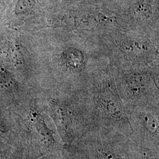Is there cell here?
I'll use <instances>...</instances> for the list:
<instances>
[{"instance_id":"6da1fadb","label":"cell","mask_w":159,"mask_h":159,"mask_svg":"<svg viewBox=\"0 0 159 159\" xmlns=\"http://www.w3.org/2000/svg\"><path fill=\"white\" fill-rule=\"evenodd\" d=\"M148 78L141 74L130 75L127 80L129 90L133 94L138 95L142 93L148 86Z\"/></svg>"},{"instance_id":"7a4b0ae2","label":"cell","mask_w":159,"mask_h":159,"mask_svg":"<svg viewBox=\"0 0 159 159\" xmlns=\"http://www.w3.org/2000/svg\"><path fill=\"white\" fill-rule=\"evenodd\" d=\"M64 60L67 66L75 71H78L83 67L84 56L77 49L70 48L65 51Z\"/></svg>"},{"instance_id":"3957f363","label":"cell","mask_w":159,"mask_h":159,"mask_svg":"<svg viewBox=\"0 0 159 159\" xmlns=\"http://www.w3.org/2000/svg\"><path fill=\"white\" fill-rule=\"evenodd\" d=\"M153 12L152 7L146 2H137L132 7L131 13L136 20L144 21L151 17Z\"/></svg>"},{"instance_id":"277c9868","label":"cell","mask_w":159,"mask_h":159,"mask_svg":"<svg viewBox=\"0 0 159 159\" xmlns=\"http://www.w3.org/2000/svg\"><path fill=\"white\" fill-rule=\"evenodd\" d=\"M100 102L102 108L109 116L114 118H119L121 117L122 111L116 102L107 99H101Z\"/></svg>"},{"instance_id":"5b68a950","label":"cell","mask_w":159,"mask_h":159,"mask_svg":"<svg viewBox=\"0 0 159 159\" xmlns=\"http://www.w3.org/2000/svg\"><path fill=\"white\" fill-rule=\"evenodd\" d=\"M143 120L148 130L152 133H156L157 131H158V122L153 116L146 114L143 116Z\"/></svg>"},{"instance_id":"8992f818","label":"cell","mask_w":159,"mask_h":159,"mask_svg":"<svg viewBox=\"0 0 159 159\" xmlns=\"http://www.w3.org/2000/svg\"><path fill=\"white\" fill-rule=\"evenodd\" d=\"M10 75L5 70L0 68V87H4L10 83Z\"/></svg>"},{"instance_id":"52a82bcc","label":"cell","mask_w":159,"mask_h":159,"mask_svg":"<svg viewBox=\"0 0 159 159\" xmlns=\"http://www.w3.org/2000/svg\"><path fill=\"white\" fill-rule=\"evenodd\" d=\"M143 157L144 159H159L157 154L148 149L143 151Z\"/></svg>"},{"instance_id":"ba28073f","label":"cell","mask_w":159,"mask_h":159,"mask_svg":"<svg viewBox=\"0 0 159 159\" xmlns=\"http://www.w3.org/2000/svg\"><path fill=\"white\" fill-rule=\"evenodd\" d=\"M106 159H123L119 157H117L114 156L113 154L111 153L106 154Z\"/></svg>"}]
</instances>
